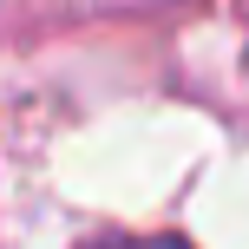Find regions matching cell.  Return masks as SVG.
<instances>
[{"instance_id":"6da1fadb","label":"cell","mask_w":249,"mask_h":249,"mask_svg":"<svg viewBox=\"0 0 249 249\" xmlns=\"http://www.w3.org/2000/svg\"><path fill=\"white\" fill-rule=\"evenodd\" d=\"M86 249H190V243L184 236H99Z\"/></svg>"}]
</instances>
